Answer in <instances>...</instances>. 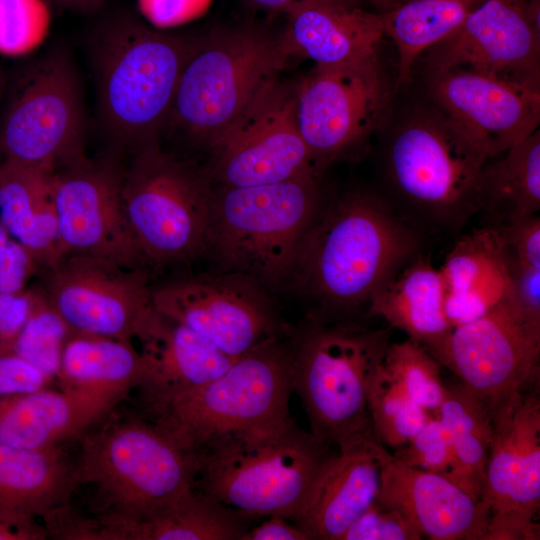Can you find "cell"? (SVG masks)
<instances>
[{
	"mask_svg": "<svg viewBox=\"0 0 540 540\" xmlns=\"http://www.w3.org/2000/svg\"><path fill=\"white\" fill-rule=\"evenodd\" d=\"M77 484L75 465L59 446L29 450L0 443V509L43 517L67 504Z\"/></svg>",
	"mask_w": 540,
	"mask_h": 540,
	"instance_id": "obj_31",
	"label": "cell"
},
{
	"mask_svg": "<svg viewBox=\"0 0 540 540\" xmlns=\"http://www.w3.org/2000/svg\"><path fill=\"white\" fill-rule=\"evenodd\" d=\"M426 350L491 414L518 392L539 383L540 334L525 324L512 290L486 314L453 327Z\"/></svg>",
	"mask_w": 540,
	"mask_h": 540,
	"instance_id": "obj_14",
	"label": "cell"
},
{
	"mask_svg": "<svg viewBox=\"0 0 540 540\" xmlns=\"http://www.w3.org/2000/svg\"><path fill=\"white\" fill-rule=\"evenodd\" d=\"M391 329L313 320L292 344L291 385L311 432L337 449L375 438L368 408L371 379Z\"/></svg>",
	"mask_w": 540,
	"mask_h": 540,
	"instance_id": "obj_4",
	"label": "cell"
},
{
	"mask_svg": "<svg viewBox=\"0 0 540 540\" xmlns=\"http://www.w3.org/2000/svg\"><path fill=\"white\" fill-rule=\"evenodd\" d=\"M142 15L155 27L170 28L206 12L211 0H137Z\"/></svg>",
	"mask_w": 540,
	"mask_h": 540,
	"instance_id": "obj_43",
	"label": "cell"
},
{
	"mask_svg": "<svg viewBox=\"0 0 540 540\" xmlns=\"http://www.w3.org/2000/svg\"><path fill=\"white\" fill-rule=\"evenodd\" d=\"M370 1L376 8H378L381 13L391 10L392 8L399 5L402 1L401 0H368Z\"/></svg>",
	"mask_w": 540,
	"mask_h": 540,
	"instance_id": "obj_49",
	"label": "cell"
},
{
	"mask_svg": "<svg viewBox=\"0 0 540 540\" xmlns=\"http://www.w3.org/2000/svg\"><path fill=\"white\" fill-rule=\"evenodd\" d=\"M367 314L428 349L452 329L445 310V285L439 268L414 257L370 298Z\"/></svg>",
	"mask_w": 540,
	"mask_h": 540,
	"instance_id": "obj_28",
	"label": "cell"
},
{
	"mask_svg": "<svg viewBox=\"0 0 540 540\" xmlns=\"http://www.w3.org/2000/svg\"><path fill=\"white\" fill-rule=\"evenodd\" d=\"M48 533L36 517L0 509V540H44Z\"/></svg>",
	"mask_w": 540,
	"mask_h": 540,
	"instance_id": "obj_46",
	"label": "cell"
},
{
	"mask_svg": "<svg viewBox=\"0 0 540 540\" xmlns=\"http://www.w3.org/2000/svg\"><path fill=\"white\" fill-rule=\"evenodd\" d=\"M483 501L490 518L482 540L540 538L539 383L492 413Z\"/></svg>",
	"mask_w": 540,
	"mask_h": 540,
	"instance_id": "obj_13",
	"label": "cell"
},
{
	"mask_svg": "<svg viewBox=\"0 0 540 540\" xmlns=\"http://www.w3.org/2000/svg\"><path fill=\"white\" fill-rule=\"evenodd\" d=\"M419 238L389 204L366 189L320 206L296 253L289 279L321 316L350 315L415 257Z\"/></svg>",
	"mask_w": 540,
	"mask_h": 540,
	"instance_id": "obj_1",
	"label": "cell"
},
{
	"mask_svg": "<svg viewBox=\"0 0 540 540\" xmlns=\"http://www.w3.org/2000/svg\"><path fill=\"white\" fill-rule=\"evenodd\" d=\"M507 257L513 302L525 324L533 332L540 334V270L520 267L508 252Z\"/></svg>",
	"mask_w": 540,
	"mask_h": 540,
	"instance_id": "obj_42",
	"label": "cell"
},
{
	"mask_svg": "<svg viewBox=\"0 0 540 540\" xmlns=\"http://www.w3.org/2000/svg\"><path fill=\"white\" fill-rule=\"evenodd\" d=\"M254 7L270 12H283L288 14L293 9L313 0H246Z\"/></svg>",
	"mask_w": 540,
	"mask_h": 540,
	"instance_id": "obj_48",
	"label": "cell"
},
{
	"mask_svg": "<svg viewBox=\"0 0 540 540\" xmlns=\"http://www.w3.org/2000/svg\"><path fill=\"white\" fill-rule=\"evenodd\" d=\"M496 229L508 254L520 267L540 270V218L538 214L517 219Z\"/></svg>",
	"mask_w": 540,
	"mask_h": 540,
	"instance_id": "obj_41",
	"label": "cell"
},
{
	"mask_svg": "<svg viewBox=\"0 0 540 540\" xmlns=\"http://www.w3.org/2000/svg\"><path fill=\"white\" fill-rule=\"evenodd\" d=\"M422 535L398 509L377 499L347 529L341 540H420Z\"/></svg>",
	"mask_w": 540,
	"mask_h": 540,
	"instance_id": "obj_39",
	"label": "cell"
},
{
	"mask_svg": "<svg viewBox=\"0 0 540 540\" xmlns=\"http://www.w3.org/2000/svg\"><path fill=\"white\" fill-rule=\"evenodd\" d=\"M34 295L35 291L27 289L14 294H0V351H13L29 318Z\"/></svg>",
	"mask_w": 540,
	"mask_h": 540,
	"instance_id": "obj_45",
	"label": "cell"
},
{
	"mask_svg": "<svg viewBox=\"0 0 540 540\" xmlns=\"http://www.w3.org/2000/svg\"><path fill=\"white\" fill-rule=\"evenodd\" d=\"M440 110L476 139L489 158L538 130L540 89L467 70L430 71Z\"/></svg>",
	"mask_w": 540,
	"mask_h": 540,
	"instance_id": "obj_20",
	"label": "cell"
},
{
	"mask_svg": "<svg viewBox=\"0 0 540 540\" xmlns=\"http://www.w3.org/2000/svg\"><path fill=\"white\" fill-rule=\"evenodd\" d=\"M492 164H485L477 184V213L490 227L538 214L540 209V133L536 130Z\"/></svg>",
	"mask_w": 540,
	"mask_h": 540,
	"instance_id": "obj_32",
	"label": "cell"
},
{
	"mask_svg": "<svg viewBox=\"0 0 540 540\" xmlns=\"http://www.w3.org/2000/svg\"><path fill=\"white\" fill-rule=\"evenodd\" d=\"M2 161H3V157L0 154V166H1Z\"/></svg>",
	"mask_w": 540,
	"mask_h": 540,
	"instance_id": "obj_51",
	"label": "cell"
},
{
	"mask_svg": "<svg viewBox=\"0 0 540 540\" xmlns=\"http://www.w3.org/2000/svg\"><path fill=\"white\" fill-rule=\"evenodd\" d=\"M402 2L405 1V0H401Z\"/></svg>",
	"mask_w": 540,
	"mask_h": 540,
	"instance_id": "obj_52",
	"label": "cell"
},
{
	"mask_svg": "<svg viewBox=\"0 0 540 540\" xmlns=\"http://www.w3.org/2000/svg\"><path fill=\"white\" fill-rule=\"evenodd\" d=\"M54 169L16 164L0 166V223L41 270L64 259L53 192Z\"/></svg>",
	"mask_w": 540,
	"mask_h": 540,
	"instance_id": "obj_27",
	"label": "cell"
},
{
	"mask_svg": "<svg viewBox=\"0 0 540 540\" xmlns=\"http://www.w3.org/2000/svg\"><path fill=\"white\" fill-rule=\"evenodd\" d=\"M163 316L202 335L233 358L284 329L258 282L233 272L169 282L151 293Z\"/></svg>",
	"mask_w": 540,
	"mask_h": 540,
	"instance_id": "obj_18",
	"label": "cell"
},
{
	"mask_svg": "<svg viewBox=\"0 0 540 540\" xmlns=\"http://www.w3.org/2000/svg\"><path fill=\"white\" fill-rule=\"evenodd\" d=\"M440 368L438 361L421 344L409 338L391 342L370 386L438 416L447 389Z\"/></svg>",
	"mask_w": 540,
	"mask_h": 540,
	"instance_id": "obj_35",
	"label": "cell"
},
{
	"mask_svg": "<svg viewBox=\"0 0 540 540\" xmlns=\"http://www.w3.org/2000/svg\"><path fill=\"white\" fill-rule=\"evenodd\" d=\"M392 455L407 466L440 474L454 482L455 459L451 437L439 416L432 418L411 441Z\"/></svg>",
	"mask_w": 540,
	"mask_h": 540,
	"instance_id": "obj_38",
	"label": "cell"
},
{
	"mask_svg": "<svg viewBox=\"0 0 540 540\" xmlns=\"http://www.w3.org/2000/svg\"><path fill=\"white\" fill-rule=\"evenodd\" d=\"M280 42L287 56L310 59L315 65H335L377 55L385 35L382 13L359 0H313L286 14Z\"/></svg>",
	"mask_w": 540,
	"mask_h": 540,
	"instance_id": "obj_23",
	"label": "cell"
},
{
	"mask_svg": "<svg viewBox=\"0 0 540 540\" xmlns=\"http://www.w3.org/2000/svg\"><path fill=\"white\" fill-rule=\"evenodd\" d=\"M196 40L122 23L97 48L98 93L109 132L124 145L156 142L168 123L178 82Z\"/></svg>",
	"mask_w": 540,
	"mask_h": 540,
	"instance_id": "obj_8",
	"label": "cell"
},
{
	"mask_svg": "<svg viewBox=\"0 0 540 540\" xmlns=\"http://www.w3.org/2000/svg\"><path fill=\"white\" fill-rule=\"evenodd\" d=\"M83 114L74 70L60 53L34 67L0 125L4 160L55 169L83 154Z\"/></svg>",
	"mask_w": 540,
	"mask_h": 540,
	"instance_id": "obj_17",
	"label": "cell"
},
{
	"mask_svg": "<svg viewBox=\"0 0 540 540\" xmlns=\"http://www.w3.org/2000/svg\"><path fill=\"white\" fill-rule=\"evenodd\" d=\"M291 415L220 438L198 453L194 488L252 517L294 522L337 452Z\"/></svg>",
	"mask_w": 540,
	"mask_h": 540,
	"instance_id": "obj_2",
	"label": "cell"
},
{
	"mask_svg": "<svg viewBox=\"0 0 540 540\" xmlns=\"http://www.w3.org/2000/svg\"><path fill=\"white\" fill-rule=\"evenodd\" d=\"M50 306L72 332L143 342L160 313L144 268H128L85 255H70L44 270Z\"/></svg>",
	"mask_w": 540,
	"mask_h": 540,
	"instance_id": "obj_12",
	"label": "cell"
},
{
	"mask_svg": "<svg viewBox=\"0 0 540 540\" xmlns=\"http://www.w3.org/2000/svg\"><path fill=\"white\" fill-rule=\"evenodd\" d=\"M147 371V360L132 343L71 332L60 360L57 378L62 389L96 402L110 412Z\"/></svg>",
	"mask_w": 540,
	"mask_h": 540,
	"instance_id": "obj_26",
	"label": "cell"
},
{
	"mask_svg": "<svg viewBox=\"0 0 540 540\" xmlns=\"http://www.w3.org/2000/svg\"><path fill=\"white\" fill-rule=\"evenodd\" d=\"M378 501L401 511L423 538L482 540L490 509L446 477L407 466L393 455L381 475Z\"/></svg>",
	"mask_w": 540,
	"mask_h": 540,
	"instance_id": "obj_21",
	"label": "cell"
},
{
	"mask_svg": "<svg viewBox=\"0 0 540 540\" xmlns=\"http://www.w3.org/2000/svg\"><path fill=\"white\" fill-rule=\"evenodd\" d=\"M439 269L452 328L483 316L512 290L505 245L490 226L463 236Z\"/></svg>",
	"mask_w": 540,
	"mask_h": 540,
	"instance_id": "obj_24",
	"label": "cell"
},
{
	"mask_svg": "<svg viewBox=\"0 0 540 540\" xmlns=\"http://www.w3.org/2000/svg\"><path fill=\"white\" fill-rule=\"evenodd\" d=\"M123 170L84 154L58 166L53 192L63 257L85 255L128 268L146 264L122 203Z\"/></svg>",
	"mask_w": 540,
	"mask_h": 540,
	"instance_id": "obj_16",
	"label": "cell"
},
{
	"mask_svg": "<svg viewBox=\"0 0 540 540\" xmlns=\"http://www.w3.org/2000/svg\"><path fill=\"white\" fill-rule=\"evenodd\" d=\"M392 454L376 438L337 449L294 523L308 540H341L376 500Z\"/></svg>",
	"mask_w": 540,
	"mask_h": 540,
	"instance_id": "obj_22",
	"label": "cell"
},
{
	"mask_svg": "<svg viewBox=\"0 0 540 540\" xmlns=\"http://www.w3.org/2000/svg\"><path fill=\"white\" fill-rule=\"evenodd\" d=\"M389 102V85L377 55L315 65L296 86V114L317 166L361 150L383 123Z\"/></svg>",
	"mask_w": 540,
	"mask_h": 540,
	"instance_id": "obj_11",
	"label": "cell"
},
{
	"mask_svg": "<svg viewBox=\"0 0 540 540\" xmlns=\"http://www.w3.org/2000/svg\"><path fill=\"white\" fill-rule=\"evenodd\" d=\"M488 159L483 146L440 110L399 127L387 169L397 194L416 213L457 227L477 213L478 179Z\"/></svg>",
	"mask_w": 540,
	"mask_h": 540,
	"instance_id": "obj_9",
	"label": "cell"
},
{
	"mask_svg": "<svg viewBox=\"0 0 540 540\" xmlns=\"http://www.w3.org/2000/svg\"><path fill=\"white\" fill-rule=\"evenodd\" d=\"M61 4L77 7V8H88L92 7L95 4L99 3L100 0H56Z\"/></svg>",
	"mask_w": 540,
	"mask_h": 540,
	"instance_id": "obj_50",
	"label": "cell"
},
{
	"mask_svg": "<svg viewBox=\"0 0 540 540\" xmlns=\"http://www.w3.org/2000/svg\"><path fill=\"white\" fill-rule=\"evenodd\" d=\"M318 177L213 190L206 251L226 272L262 286L289 279L299 244L321 206Z\"/></svg>",
	"mask_w": 540,
	"mask_h": 540,
	"instance_id": "obj_5",
	"label": "cell"
},
{
	"mask_svg": "<svg viewBox=\"0 0 540 540\" xmlns=\"http://www.w3.org/2000/svg\"><path fill=\"white\" fill-rule=\"evenodd\" d=\"M261 524L250 527L242 540H308L306 534L291 520L272 515Z\"/></svg>",
	"mask_w": 540,
	"mask_h": 540,
	"instance_id": "obj_47",
	"label": "cell"
},
{
	"mask_svg": "<svg viewBox=\"0 0 540 540\" xmlns=\"http://www.w3.org/2000/svg\"><path fill=\"white\" fill-rule=\"evenodd\" d=\"M289 59L280 38L256 28L216 30L196 40L169 121L211 148L279 80Z\"/></svg>",
	"mask_w": 540,
	"mask_h": 540,
	"instance_id": "obj_7",
	"label": "cell"
},
{
	"mask_svg": "<svg viewBox=\"0 0 540 540\" xmlns=\"http://www.w3.org/2000/svg\"><path fill=\"white\" fill-rule=\"evenodd\" d=\"M50 380L13 351H0V396L45 388Z\"/></svg>",
	"mask_w": 540,
	"mask_h": 540,
	"instance_id": "obj_44",
	"label": "cell"
},
{
	"mask_svg": "<svg viewBox=\"0 0 540 540\" xmlns=\"http://www.w3.org/2000/svg\"><path fill=\"white\" fill-rule=\"evenodd\" d=\"M71 332L43 292L35 291L29 318L13 351L51 381L57 378L62 350Z\"/></svg>",
	"mask_w": 540,
	"mask_h": 540,
	"instance_id": "obj_36",
	"label": "cell"
},
{
	"mask_svg": "<svg viewBox=\"0 0 540 540\" xmlns=\"http://www.w3.org/2000/svg\"><path fill=\"white\" fill-rule=\"evenodd\" d=\"M292 355V345L275 337L201 386L143 396L149 421L197 455L222 437L286 416L293 392Z\"/></svg>",
	"mask_w": 540,
	"mask_h": 540,
	"instance_id": "obj_3",
	"label": "cell"
},
{
	"mask_svg": "<svg viewBox=\"0 0 540 540\" xmlns=\"http://www.w3.org/2000/svg\"><path fill=\"white\" fill-rule=\"evenodd\" d=\"M252 518L193 487L147 519L100 524V540H242Z\"/></svg>",
	"mask_w": 540,
	"mask_h": 540,
	"instance_id": "obj_30",
	"label": "cell"
},
{
	"mask_svg": "<svg viewBox=\"0 0 540 540\" xmlns=\"http://www.w3.org/2000/svg\"><path fill=\"white\" fill-rule=\"evenodd\" d=\"M438 416L451 437L455 459L454 483L475 499L483 501L492 435L491 412L460 383L447 387Z\"/></svg>",
	"mask_w": 540,
	"mask_h": 540,
	"instance_id": "obj_34",
	"label": "cell"
},
{
	"mask_svg": "<svg viewBox=\"0 0 540 540\" xmlns=\"http://www.w3.org/2000/svg\"><path fill=\"white\" fill-rule=\"evenodd\" d=\"M38 270L28 251L0 223V294L22 292Z\"/></svg>",
	"mask_w": 540,
	"mask_h": 540,
	"instance_id": "obj_40",
	"label": "cell"
},
{
	"mask_svg": "<svg viewBox=\"0 0 540 540\" xmlns=\"http://www.w3.org/2000/svg\"><path fill=\"white\" fill-rule=\"evenodd\" d=\"M108 413L89 398L63 389L0 396V443L29 450L57 447Z\"/></svg>",
	"mask_w": 540,
	"mask_h": 540,
	"instance_id": "obj_25",
	"label": "cell"
},
{
	"mask_svg": "<svg viewBox=\"0 0 540 540\" xmlns=\"http://www.w3.org/2000/svg\"><path fill=\"white\" fill-rule=\"evenodd\" d=\"M429 71L460 69L539 88L540 30L521 0H483L435 45Z\"/></svg>",
	"mask_w": 540,
	"mask_h": 540,
	"instance_id": "obj_19",
	"label": "cell"
},
{
	"mask_svg": "<svg viewBox=\"0 0 540 540\" xmlns=\"http://www.w3.org/2000/svg\"><path fill=\"white\" fill-rule=\"evenodd\" d=\"M223 187H250L319 174L298 127L296 87L280 79L266 89L211 147Z\"/></svg>",
	"mask_w": 540,
	"mask_h": 540,
	"instance_id": "obj_15",
	"label": "cell"
},
{
	"mask_svg": "<svg viewBox=\"0 0 540 540\" xmlns=\"http://www.w3.org/2000/svg\"><path fill=\"white\" fill-rule=\"evenodd\" d=\"M213 190L156 142L123 171L124 212L145 263L190 260L207 249Z\"/></svg>",
	"mask_w": 540,
	"mask_h": 540,
	"instance_id": "obj_10",
	"label": "cell"
},
{
	"mask_svg": "<svg viewBox=\"0 0 540 540\" xmlns=\"http://www.w3.org/2000/svg\"><path fill=\"white\" fill-rule=\"evenodd\" d=\"M140 344L147 360V371L139 386L143 396L201 386L222 375L237 359L161 313Z\"/></svg>",
	"mask_w": 540,
	"mask_h": 540,
	"instance_id": "obj_29",
	"label": "cell"
},
{
	"mask_svg": "<svg viewBox=\"0 0 540 540\" xmlns=\"http://www.w3.org/2000/svg\"><path fill=\"white\" fill-rule=\"evenodd\" d=\"M49 26L50 13L43 0H0V54L31 53L42 44Z\"/></svg>",
	"mask_w": 540,
	"mask_h": 540,
	"instance_id": "obj_37",
	"label": "cell"
},
{
	"mask_svg": "<svg viewBox=\"0 0 540 540\" xmlns=\"http://www.w3.org/2000/svg\"><path fill=\"white\" fill-rule=\"evenodd\" d=\"M197 470L195 454L139 419L85 435L75 465L77 483L93 484L105 502L100 524L137 522L162 511L194 487Z\"/></svg>",
	"mask_w": 540,
	"mask_h": 540,
	"instance_id": "obj_6",
	"label": "cell"
},
{
	"mask_svg": "<svg viewBox=\"0 0 540 540\" xmlns=\"http://www.w3.org/2000/svg\"><path fill=\"white\" fill-rule=\"evenodd\" d=\"M483 0H405L382 13L385 35L398 53V85L409 80L416 59L452 35Z\"/></svg>",
	"mask_w": 540,
	"mask_h": 540,
	"instance_id": "obj_33",
	"label": "cell"
}]
</instances>
